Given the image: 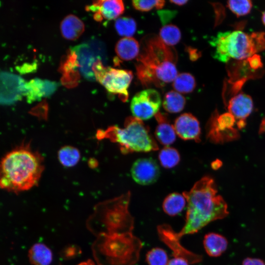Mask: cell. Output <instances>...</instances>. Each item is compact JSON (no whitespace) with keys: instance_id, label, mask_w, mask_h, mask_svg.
<instances>
[{"instance_id":"8992f818","label":"cell","mask_w":265,"mask_h":265,"mask_svg":"<svg viewBox=\"0 0 265 265\" xmlns=\"http://www.w3.org/2000/svg\"><path fill=\"white\" fill-rule=\"evenodd\" d=\"M97 137L99 139L108 138L118 143L123 154L148 152L159 149L149 127L142 120L134 116L126 118L123 128L115 126L109 127L105 131H98Z\"/></svg>"},{"instance_id":"5bb4252c","label":"cell","mask_w":265,"mask_h":265,"mask_svg":"<svg viewBox=\"0 0 265 265\" xmlns=\"http://www.w3.org/2000/svg\"><path fill=\"white\" fill-rule=\"evenodd\" d=\"M228 112L236 119L239 130L246 125L245 120L253 109V102L251 97L243 92H240L231 97L226 103Z\"/></svg>"},{"instance_id":"74e56055","label":"cell","mask_w":265,"mask_h":265,"mask_svg":"<svg viewBox=\"0 0 265 265\" xmlns=\"http://www.w3.org/2000/svg\"><path fill=\"white\" fill-rule=\"evenodd\" d=\"M249 66L254 70L259 69L263 66L261 56L258 54H254L247 58Z\"/></svg>"},{"instance_id":"7c38bea8","label":"cell","mask_w":265,"mask_h":265,"mask_svg":"<svg viewBox=\"0 0 265 265\" xmlns=\"http://www.w3.org/2000/svg\"><path fill=\"white\" fill-rule=\"evenodd\" d=\"M26 81L20 76L7 72H0V103L11 104L26 94Z\"/></svg>"},{"instance_id":"836d02e7","label":"cell","mask_w":265,"mask_h":265,"mask_svg":"<svg viewBox=\"0 0 265 265\" xmlns=\"http://www.w3.org/2000/svg\"><path fill=\"white\" fill-rule=\"evenodd\" d=\"M148 265H167L168 256L164 250L161 248H153L149 251L146 257Z\"/></svg>"},{"instance_id":"f546056e","label":"cell","mask_w":265,"mask_h":265,"mask_svg":"<svg viewBox=\"0 0 265 265\" xmlns=\"http://www.w3.org/2000/svg\"><path fill=\"white\" fill-rule=\"evenodd\" d=\"M159 159L161 165L167 169L177 165L180 161V156L178 151L172 147L165 146L159 152Z\"/></svg>"},{"instance_id":"b9f144b4","label":"cell","mask_w":265,"mask_h":265,"mask_svg":"<svg viewBox=\"0 0 265 265\" xmlns=\"http://www.w3.org/2000/svg\"><path fill=\"white\" fill-rule=\"evenodd\" d=\"M170 2H171V3H173L175 4H176V5H183L184 4H185L187 2H188V0H170Z\"/></svg>"},{"instance_id":"d590c367","label":"cell","mask_w":265,"mask_h":265,"mask_svg":"<svg viewBox=\"0 0 265 265\" xmlns=\"http://www.w3.org/2000/svg\"><path fill=\"white\" fill-rule=\"evenodd\" d=\"M80 80V74L77 70H73L62 74L61 82L64 86L71 88L76 87Z\"/></svg>"},{"instance_id":"cb8c5ba5","label":"cell","mask_w":265,"mask_h":265,"mask_svg":"<svg viewBox=\"0 0 265 265\" xmlns=\"http://www.w3.org/2000/svg\"><path fill=\"white\" fill-rule=\"evenodd\" d=\"M28 257L33 265H50L53 255L52 250L46 244L37 243L29 249Z\"/></svg>"},{"instance_id":"4fadbf2b","label":"cell","mask_w":265,"mask_h":265,"mask_svg":"<svg viewBox=\"0 0 265 265\" xmlns=\"http://www.w3.org/2000/svg\"><path fill=\"white\" fill-rule=\"evenodd\" d=\"M159 174L157 162L151 158L137 159L131 168L132 178L136 183L141 185H149L155 183Z\"/></svg>"},{"instance_id":"4dcf8cb0","label":"cell","mask_w":265,"mask_h":265,"mask_svg":"<svg viewBox=\"0 0 265 265\" xmlns=\"http://www.w3.org/2000/svg\"><path fill=\"white\" fill-rule=\"evenodd\" d=\"M115 28L119 35L125 37H132L136 30L135 20L129 17H121L116 19Z\"/></svg>"},{"instance_id":"6da1fadb","label":"cell","mask_w":265,"mask_h":265,"mask_svg":"<svg viewBox=\"0 0 265 265\" xmlns=\"http://www.w3.org/2000/svg\"><path fill=\"white\" fill-rule=\"evenodd\" d=\"M183 195L186 200L187 211L184 226L179 233H175L179 240L183 236L195 234L211 222L229 214L228 205L217 194L215 182L210 177L202 178Z\"/></svg>"},{"instance_id":"44dd1931","label":"cell","mask_w":265,"mask_h":265,"mask_svg":"<svg viewBox=\"0 0 265 265\" xmlns=\"http://www.w3.org/2000/svg\"><path fill=\"white\" fill-rule=\"evenodd\" d=\"M60 30L64 38L69 40H75L84 32V25L78 17L69 15L61 21Z\"/></svg>"},{"instance_id":"52a82bcc","label":"cell","mask_w":265,"mask_h":265,"mask_svg":"<svg viewBox=\"0 0 265 265\" xmlns=\"http://www.w3.org/2000/svg\"><path fill=\"white\" fill-rule=\"evenodd\" d=\"M92 70L95 80L109 93L118 95L124 102L127 101L129 97L128 89L133 78L132 72L106 67L101 60H98L94 63Z\"/></svg>"},{"instance_id":"484cf974","label":"cell","mask_w":265,"mask_h":265,"mask_svg":"<svg viewBox=\"0 0 265 265\" xmlns=\"http://www.w3.org/2000/svg\"><path fill=\"white\" fill-rule=\"evenodd\" d=\"M186 102L185 98L181 93L171 90L165 94L162 105L167 112L178 113L184 109Z\"/></svg>"},{"instance_id":"ac0fdd59","label":"cell","mask_w":265,"mask_h":265,"mask_svg":"<svg viewBox=\"0 0 265 265\" xmlns=\"http://www.w3.org/2000/svg\"><path fill=\"white\" fill-rule=\"evenodd\" d=\"M58 86L54 81L35 78L26 83V94L27 102L31 103L39 101L43 97L52 95Z\"/></svg>"},{"instance_id":"2e32d148","label":"cell","mask_w":265,"mask_h":265,"mask_svg":"<svg viewBox=\"0 0 265 265\" xmlns=\"http://www.w3.org/2000/svg\"><path fill=\"white\" fill-rule=\"evenodd\" d=\"M176 133L184 140L200 141L201 130L197 119L191 113H185L176 120L173 126Z\"/></svg>"},{"instance_id":"d6a6232c","label":"cell","mask_w":265,"mask_h":265,"mask_svg":"<svg viewBox=\"0 0 265 265\" xmlns=\"http://www.w3.org/2000/svg\"><path fill=\"white\" fill-rule=\"evenodd\" d=\"M77 55L72 49L69 50L61 60L58 71L62 74L79 69Z\"/></svg>"},{"instance_id":"f35d334b","label":"cell","mask_w":265,"mask_h":265,"mask_svg":"<svg viewBox=\"0 0 265 265\" xmlns=\"http://www.w3.org/2000/svg\"><path fill=\"white\" fill-rule=\"evenodd\" d=\"M242 265H265V261L259 258L248 257L244 259Z\"/></svg>"},{"instance_id":"9c48e42d","label":"cell","mask_w":265,"mask_h":265,"mask_svg":"<svg viewBox=\"0 0 265 265\" xmlns=\"http://www.w3.org/2000/svg\"><path fill=\"white\" fill-rule=\"evenodd\" d=\"M77 55L79 70L87 80L94 81L95 78L92 68L98 60L104 61L106 58V51L104 44L96 39L80 44L72 48Z\"/></svg>"},{"instance_id":"ba28073f","label":"cell","mask_w":265,"mask_h":265,"mask_svg":"<svg viewBox=\"0 0 265 265\" xmlns=\"http://www.w3.org/2000/svg\"><path fill=\"white\" fill-rule=\"evenodd\" d=\"M265 49V33L257 32L249 34L239 30L230 31L228 51L231 58L247 59Z\"/></svg>"},{"instance_id":"e575fe53","label":"cell","mask_w":265,"mask_h":265,"mask_svg":"<svg viewBox=\"0 0 265 265\" xmlns=\"http://www.w3.org/2000/svg\"><path fill=\"white\" fill-rule=\"evenodd\" d=\"M164 0H134L132 1L133 7L142 12L149 11L154 8L161 9L164 5Z\"/></svg>"},{"instance_id":"83f0119b","label":"cell","mask_w":265,"mask_h":265,"mask_svg":"<svg viewBox=\"0 0 265 265\" xmlns=\"http://www.w3.org/2000/svg\"><path fill=\"white\" fill-rule=\"evenodd\" d=\"M80 158L79 150L71 146L61 147L58 152V159L65 167H70L76 165Z\"/></svg>"},{"instance_id":"60d3db41","label":"cell","mask_w":265,"mask_h":265,"mask_svg":"<svg viewBox=\"0 0 265 265\" xmlns=\"http://www.w3.org/2000/svg\"><path fill=\"white\" fill-rule=\"evenodd\" d=\"M188 51L191 60H195L199 57V54L196 50L190 48Z\"/></svg>"},{"instance_id":"ee69618b","label":"cell","mask_w":265,"mask_h":265,"mask_svg":"<svg viewBox=\"0 0 265 265\" xmlns=\"http://www.w3.org/2000/svg\"><path fill=\"white\" fill-rule=\"evenodd\" d=\"M221 165V162L220 160L214 161L212 164V166L214 169L218 168Z\"/></svg>"},{"instance_id":"e0dca14e","label":"cell","mask_w":265,"mask_h":265,"mask_svg":"<svg viewBox=\"0 0 265 265\" xmlns=\"http://www.w3.org/2000/svg\"><path fill=\"white\" fill-rule=\"evenodd\" d=\"M88 11L94 12V16L99 21L103 19L111 20L117 18L124 11V4L121 0H96L86 6Z\"/></svg>"},{"instance_id":"5b68a950","label":"cell","mask_w":265,"mask_h":265,"mask_svg":"<svg viewBox=\"0 0 265 265\" xmlns=\"http://www.w3.org/2000/svg\"><path fill=\"white\" fill-rule=\"evenodd\" d=\"M141 246L140 240L131 232L96 237L92 249L98 265H133Z\"/></svg>"},{"instance_id":"30bf717a","label":"cell","mask_w":265,"mask_h":265,"mask_svg":"<svg viewBox=\"0 0 265 265\" xmlns=\"http://www.w3.org/2000/svg\"><path fill=\"white\" fill-rule=\"evenodd\" d=\"M236 123L235 117L229 112L219 114L215 111L208 124L207 137L215 143H223L238 139V131L234 128Z\"/></svg>"},{"instance_id":"277c9868","label":"cell","mask_w":265,"mask_h":265,"mask_svg":"<svg viewBox=\"0 0 265 265\" xmlns=\"http://www.w3.org/2000/svg\"><path fill=\"white\" fill-rule=\"evenodd\" d=\"M131 193L101 202L95 206L86 227L96 237L132 232L133 219L129 211Z\"/></svg>"},{"instance_id":"d6986e66","label":"cell","mask_w":265,"mask_h":265,"mask_svg":"<svg viewBox=\"0 0 265 265\" xmlns=\"http://www.w3.org/2000/svg\"><path fill=\"white\" fill-rule=\"evenodd\" d=\"M155 116L158 123L155 132L156 138L162 145L168 146L176 139L174 127L165 114L159 111Z\"/></svg>"},{"instance_id":"f6af8a7d","label":"cell","mask_w":265,"mask_h":265,"mask_svg":"<svg viewBox=\"0 0 265 265\" xmlns=\"http://www.w3.org/2000/svg\"><path fill=\"white\" fill-rule=\"evenodd\" d=\"M261 21L263 24L265 26V10L262 13Z\"/></svg>"},{"instance_id":"9a60e30c","label":"cell","mask_w":265,"mask_h":265,"mask_svg":"<svg viewBox=\"0 0 265 265\" xmlns=\"http://www.w3.org/2000/svg\"><path fill=\"white\" fill-rule=\"evenodd\" d=\"M158 230L161 240L173 251L174 257L185 259L190 264L197 263L201 261V256L187 250L181 245L180 240L175 237V232L169 225H159Z\"/></svg>"},{"instance_id":"d4e9b609","label":"cell","mask_w":265,"mask_h":265,"mask_svg":"<svg viewBox=\"0 0 265 265\" xmlns=\"http://www.w3.org/2000/svg\"><path fill=\"white\" fill-rule=\"evenodd\" d=\"M186 203L183 194L173 192L168 195L162 203L163 211L168 215L174 216L180 213Z\"/></svg>"},{"instance_id":"7bdbcfd3","label":"cell","mask_w":265,"mask_h":265,"mask_svg":"<svg viewBox=\"0 0 265 265\" xmlns=\"http://www.w3.org/2000/svg\"><path fill=\"white\" fill-rule=\"evenodd\" d=\"M78 265H95L94 263L91 260H88L84 262H81Z\"/></svg>"},{"instance_id":"4316f807","label":"cell","mask_w":265,"mask_h":265,"mask_svg":"<svg viewBox=\"0 0 265 265\" xmlns=\"http://www.w3.org/2000/svg\"><path fill=\"white\" fill-rule=\"evenodd\" d=\"M173 81V88L180 93H190L194 90L196 86L194 77L188 73L178 74Z\"/></svg>"},{"instance_id":"8fae6325","label":"cell","mask_w":265,"mask_h":265,"mask_svg":"<svg viewBox=\"0 0 265 265\" xmlns=\"http://www.w3.org/2000/svg\"><path fill=\"white\" fill-rule=\"evenodd\" d=\"M161 102L159 92L149 88L133 96L131 103V110L134 117L141 120H147L159 112Z\"/></svg>"},{"instance_id":"603a6c76","label":"cell","mask_w":265,"mask_h":265,"mask_svg":"<svg viewBox=\"0 0 265 265\" xmlns=\"http://www.w3.org/2000/svg\"><path fill=\"white\" fill-rule=\"evenodd\" d=\"M230 31L219 32L210 41V45L214 48L213 57L218 60L227 62L230 59L228 51V40Z\"/></svg>"},{"instance_id":"ffe728a7","label":"cell","mask_w":265,"mask_h":265,"mask_svg":"<svg viewBox=\"0 0 265 265\" xmlns=\"http://www.w3.org/2000/svg\"><path fill=\"white\" fill-rule=\"evenodd\" d=\"M228 242L223 236L215 233H209L204 238L203 245L207 254L212 257L221 256L227 249Z\"/></svg>"},{"instance_id":"7402d4cb","label":"cell","mask_w":265,"mask_h":265,"mask_svg":"<svg viewBox=\"0 0 265 265\" xmlns=\"http://www.w3.org/2000/svg\"><path fill=\"white\" fill-rule=\"evenodd\" d=\"M115 52L122 60H132L137 58L139 54L140 45L133 37H124L117 42Z\"/></svg>"},{"instance_id":"7a4b0ae2","label":"cell","mask_w":265,"mask_h":265,"mask_svg":"<svg viewBox=\"0 0 265 265\" xmlns=\"http://www.w3.org/2000/svg\"><path fill=\"white\" fill-rule=\"evenodd\" d=\"M136 60L137 78L142 85L148 88L162 87L178 75L176 51L156 35H147L142 40Z\"/></svg>"},{"instance_id":"3957f363","label":"cell","mask_w":265,"mask_h":265,"mask_svg":"<svg viewBox=\"0 0 265 265\" xmlns=\"http://www.w3.org/2000/svg\"><path fill=\"white\" fill-rule=\"evenodd\" d=\"M44 169L40 153L29 145L19 147L0 161V187L15 192L28 190L37 184Z\"/></svg>"},{"instance_id":"1f68e13d","label":"cell","mask_w":265,"mask_h":265,"mask_svg":"<svg viewBox=\"0 0 265 265\" xmlns=\"http://www.w3.org/2000/svg\"><path fill=\"white\" fill-rule=\"evenodd\" d=\"M230 10L237 17L245 16L251 11L252 2L250 0H230L227 2Z\"/></svg>"},{"instance_id":"f1b7e54d","label":"cell","mask_w":265,"mask_h":265,"mask_svg":"<svg viewBox=\"0 0 265 265\" xmlns=\"http://www.w3.org/2000/svg\"><path fill=\"white\" fill-rule=\"evenodd\" d=\"M159 35L161 40L168 46L176 45L181 38L180 29L172 24L167 25L162 27L159 30Z\"/></svg>"},{"instance_id":"ab89813d","label":"cell","mask_w":265,"mask_h":265,"mask_svg":"<svg viewBox=\"0 0 265 265\" xmlns=\"http://www.w3.org/2000/svg\"><path fill=\"white\" fill-rule=\"evenodd\" d=\"M189 262L182 258H175L168 261L167 265H189Z\"/></svg>"},{"instance_id":"8d00e7d4","label":"cell","mask_w":265,"mask_h":265,"mask_svg":"<svg viewBox=\"0 0 265 265\" xmlns=\"http://www.w3.org/2000/svg\"><path fill=\"white\" fill-rule=\"evenodd\" d=\"M37 66V65L36 62L32 63H25L22 65L16 66V69L21 74H25L36 71Z\"/></svg>"}]
</instances>
